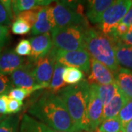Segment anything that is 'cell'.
<instances>
[{
  "mask_svg": "<svg viewBox=\"0 0 132 132\" xmlns=\"http://www.w3.org/2000/svg\"><path fill=\"white\" fill-rule=\"evenodd\" d=\"M29 113L54 130L81 132L73 121L65 105L57 94L45 92L29 109Z\"/></svg>",
  "mask_w": 132,
  "mask_h": 132,
  "instance_id": "obj_1",
  "label": "cell"
},
{
  "mask_svg": "<svg viewBox=\"0 0 132 132\" xmlns=\"http://www.w3.org/2000/svg\"><path fill=\"white\" fill-rule=\"evenodd\" d=\"M90 89V84L84 79L76 85L67 86L58 93L76 126L81 131L87 132L90 131L87 118Z\"/></svg>",
  "mask_w": 132,
  "mask_h": 132,
  "instance_id": "obj_2",
  "label": "cell"
},
{
  "mask_svg": "<svg viewBox=\"0 0 132 132\" xmlns=\"http://www.w3.org/2000/svg\"><path fill=\"white\" fill-rule=\"evenodd\" d=\"M118 40L90 27L85 33V49L92 58L102 63L114 73L120 68L114 50Z\"/></svg>",
  "mask_w": 132,
  "mask_h": 132,
  "instance_id": "obj_3",
  "label": "cell"
},
{
  "mask_svg": "<svg viewBox=\"0 0 132 132\" xmlns=\"http://www.w3.org/2000/svg\"><path fill=\"white\" fill-rule=\"evenodd\" d=\"M54 2L52 5V12L57 27H90L85 15V7L80 2L57 1Z\"/></svg>",
  "mask_w": 132,
  "mask_h": 132,
  "instance_id": "obj_4",
  "label": "cell"
},
{
  "mask_svg": "<svg viewBox=\"0 0 132 132\" xmlns=\"http://www.w3.org/2000/svg\"><path fill=\"white\" fill-rule=\"evenodd\" d=\"M90 27L83 26L56 27L52 32L54 47L68 52L85 49V33Z\"/></svg>",
  "mask_w": 132,
  "mask_h": 132,
  "instance_id": "obj_5",
  "label": "cell"
},
{
  "mask_svg": "<svg viewBox=\"0 0 132 132\" xmlns=\"http://www.w3.org/2000/svg\"><path fill=\"white\" fill-rule=\"evenodd\" d=\"M132 5L131 0H118L102 15L98 24L99 31L106 35H110L118 25Z\"/></svg>",
  "mask_w": 132,
  "mask_h": 132,
  "instance_id": "obj_6",
  "label": "cell"
},
{
  "mask_svg": "<svg viewBox=\"0 0 132 132\" xmlns=\"http://www.w3.org/2000/svg\"><path fill=\"white\" fill-rule=\"evenodd\" d=\"M54 51L56 62L65 67H74L85 73H90L91 57L86 49L68 52L54 48Z\"/></svg>",
  "mask_w": 132,
  "mask_h": 132,
  "instance_id": "obj_7",
  "label": "cell"
},
{
  "mask_svg": "<svg viewBox=\"0 0 132 132\" xmlns=\"http://www.w3.org/2000/svg\"><path fill=\"white\" fill-rule=\"evenodd\" d=\"M55 60V51L53 47L50 53L46 57L32 62V71L36 81L43 88L49 87L52 80Z\"/></svg>",
  "mask_w": 132,
  "mask_h": 132,
  "instance_id": "obj_8",
  "label": "cell"
},
{
  "mask_svg": "<svg viewBox=\"0 0 132 132\" xmlns=\"http://www.w3.org/2000/svg\"><path fill=\"white\" fill-rule=\"evenodd\" d=\"M10 80L16 88H22L32 92L43 89L35 79L32 71V62L29 59L27 64L10 75Z\"/></svg>",
  "mask_w": 132,
  "mask_h": 132,
  "instance_id": "obj_9",
  "label": "cell"
},
{
  "mask_svg": "<svg viewBox=\"0 0 132 132\" xmlns=\"http://www.w3.org/2000/svg\"><path fill=\"white\" fill-rule=\"evenodd\" d=\"M90 94L87 105V118L90 132H96L100 124L103 122V104L95 90L90 85Z\"/></svg>",
  "mask_w": 132,
  "mask_h": 132,
  "instance_id": "obj_10",
  "label": "cell"
},
{
  "mask_svg": "<svg viewBox=\"0 0 132 132\" xmlns=\"http://www.w3.org/2000/svg\"><path fill=\"white\" fill-rule=\"evenodd\" d=\"M32 52L29 57L31 62H35L48 55L53 48L52 35L49 33L39 35L29 38Z\"/></svg>",
  "mask_w": 132,
  "mask_h": 132,
  "instance_id": "obj_11",
  "label": "cell"
},
{
  "mask_svg": "<svg viewBox=\"0 0 132 132\" xmlns=\"http://www.w3.org/2000/svg\"><path fill=\"white\" fill-rule=\"evenodd\" d=\"M57 27L53 15L52 5L41 7L38 13L37 20L32 29L33 35H39L48 33Z\"/></svg>",
  "mask_w": 132,
  "mask_h": 132,
  "instance_id": "obj_12",
  "label": "cell"
},
{
  "mask_svg": "<svg viewBox=\"0 0 132 132\" xmlns=\"http://www.w3.org/2000/svg\"><path fill=\"white\" fill-rule=\"evenodd\" d=\"M90 73L87 81L89 84L108 85L115 82L114 75L107 67L91 57Z\"/></svg>",
  "mask_w": 132,
  "mask_h": 132,
  "instance_id": "obj_13",
  "label": "cell"
},
{
  "mask_svg": "<svg viewBox=\"0 0 132 132\" xmlns=\"http://www.w3.org/2000/svg\"><path fill=\"white\" fill-rule=\"evenodd\" d=\"M29 59L26 60L19 56L15 50L5 52L0 57V73L3 75H11L14 71L19 69L27 63Z\"/></svg>",
  "mask_w": 132,
  "mask_h": 132,
  "instance_id": "obj_14",
  "label": "cell"
},
{
  "mask_svg": "<svg viewBox=\"0 0 132 132\" xmlns=\"http://www.w3.org/2000/svg\"><path fill=\"white\" fill-rule=\"evenodd\" d=\"M114 81L119 92L128 101L132 100V71L120 68L114 73Z\"/></svg>",
  "mask_w": 132,
  "mask_h": 132,
  "instance_id": "obj_15",
  "label": "cell"
},
{
  "mask_svg": "<svg viewBox=\"0 0 132 132\" xmlns=\"http://www.w3.org/2000/svg\"><path fill=\"white\" fill-rule=\"evenodd\" d=\"M114 2L112 0L88 1L86 9V17L93 24H99L102 15Z\"/></svg>",
  "mask_w": 132,
  "mask_h": 132,
  "instance_id": "obj_16",
  "label": "cell"
},
{
  "mask_svg": "<svg viewBox=\"0 0 132 132\" xmlns=\"http://www.w3.org/2000/svg\"><path fill=\"white\" fill-rule=\"evenodd\" d=\"M127 102L126 98L120 92H118L108 104L104 105L103 109V120L118 117L119 112Z\"/></svg>",
  "mask_w": 132,
  "mask_h": 132,
  "instance_id": "obj_17",
  "label": "cell"
},
{
  "mask_svg": "<svg viewBox=\"0 0 132 132\" xmlns=\"http://www.w3.org/2000/svg\"><path fill=\"white\" fill-rule=\"evenodd\" d=\"M53 1L50 0H15L11 1V7L14 16L16 18L21 13L35 9L39 7L50 5Z\"/></svg>",
  "mask_w": 132,
  "mask_h": 132,
  "instance_id": "obj_18",
  "label": "cell"
},
{
  "mask_svg": "<svg viewBox=\"0 0 132 132\" xmlns=\"http://www.w3.org/2000/svg\"><path fill=\"white\" fill-rule=\"evenodd\" d=\"M20 132H63L54 130L47 125L32 118L29 114H24L21 119Z\"/></svg>",
  "mask_w": 132,
  "mask_h": 132,
  "instance_id": "obj_19",
  "label": "cell"
},
{
  "mask_svg": "<svg viewBox=\"0 0 132 132\" xmlns=\"http://www.w3.org/2000/svg\"><path fill=\"white\" fill-rule=\"evenodd\" d=\"M115 57L118 65L132 70V46L125 44L118 40L115 45Z\"/></svg>",
  "mask_w": 132,
  "mask_h": 132,
  "instance_id": "obj_20",
  "label": "cell"
},
{
  "mask_svg": "<svg viewBox=\"0 0 132 132\" xmlns=\"http://www.w3.org/2000/svg\"><path fill=\"white\" fill-rule=\"evenodd\" d=\"M90 85L95 90L104 106L108 104L119 92L115 82L108 85L90 84Z\"/></svg>",
  "mask_w": 132,
  "mask_h": 132,
  "instance_id": "obj_21",
  "label": "cell"
},
{
  "mask_svg": "<svg viewBox=\"0 0 132 132\" xmlns=\"http://www.w3.org/2000/svg\"><path fill=\"white\" fill-rule=\"evenodd\" d=\"M65 68V65H62L58 62H55L51 83L48 87V88L50 89V92L52 93L57 94L60 90L67 87V84L65 83L62 77Z\"/></svg>",
  "mask_w": 132,
  "mask_h": 132,
  "instance_id": "obj_22",
  "label": "cell"
},
{
  "mask_svg": "<svg viewBox=\"0 0 132 132\" xmlns=\"http://www.w3.org/2000/svg\"><path fill=\"white\" fill-rule=\"evenodd\" d=\"M14 15L12 10L11 1L0 0V25L9 26L14 21Z\"/></svg>",
  "mask_w": 132,
  "mask_h": 132,
  "instance_id": "obj_23",
  "label": "cell"
},
{
  "mask_svg": "<svg viewBox=\"0 0 132 132\" xmlns=\"http://www.w3.org/2000/svg\"><path fill=\"white\" fill-rule=\"evenodd\" d=\"M63 80L68 85H76L84 80V73L79 68L74 67H65L63 72Z\"/></svg>",
  "mask_w": 132,
  "mask_h": 132,
  "instance_id": "obj_24",
  "label": "cell"
},
{
  "mask_svg": "<svg viewBox=\"0 0 132 132\" xmlns=\"http://www.w3.org/2000/svg\"><path fill=\"white\" fill-rule=\"evenodd\" d=\"M123 125L118 117L103 120L96 132H122Z\"/></svg>",
  "mask_w": 132,
  "mask_h": 132,
  "instance_id": "obj_25",
  "label": "cell"
},
{
  "mask_svg": "<svg viewBox=\"0 0 132 132\" xmlns=\"http://www.w3.org/2000/svg\"><path fill=\"white\" fill-rule=\"evenodd\" d=\"M19 123V116H7L0 123V132H18Z\"/></svg>",
  "mask_w": 132,
  "mask_h": 132,
  "instance_id": "obj_26",
  "label": "cell"
},
{
  "mask_svg": "<svg viewBox=\"0 0 132 132\" xmlns=\"http://www.w3.org/2000/svg\"><path fill=\"white\" fill-rule=\"evenodd\" d=\"M11 29L12 32L15 35H24L29 32V31L31 30V27L24 20L16 17L12 24Z\"/></svg>",
  "mask_w": 132,
  "mask_h": 132,
  "instance_id": "obj_27",
  "label": "cell"
},
{
  "mask_svg": "<svg viewBox=\"0 0 132 132\" xmlns=\"http://www.w3.org/2000/svg\"><path fill=\"white\" fill-rule=\"evenodd\" d=\"M40 8H41V7H36L35 9L24 11V12L21 13L17 17L24 20L27 23H28L30 25L31 27H32L33 25L35 24L36 20H37L38 13H39Z\"/></svg>",
  "mask_w": 132,
  "mask_h": 132,
  "instance_id": "obj_28",
  "label": "cell"
},
{
  "mask_svg": "<svg viewBox=\"0 0 132 132\" xmlns=\"http://www.w3.org/2000/svg\"><path fill=\"white\" fill-rule=\"evenodd\" d=\"M15 52L20 57H24V56L29 57L32 52V48L29 40L26 39L21 40L18 43L17 46H15Z\"/></svg>",
  "mask_w": 132,
  "mask_h": 132,
  "instance_id": "obj_29",
  "label": "cell"
},
{
  "mask_svg": "<svg viewBox=\"0 0 132 132\" xmlns=\"http://www.w3.org/2000/svg\"><path fill=\"white\" fill-rule=\"evenodd\" d=\"M118 118L122 122L123 125L128 123L132 120V100L128 101L120 112L118 114Z\"/></svg>",
  "mask_w": 132,
  "mask_h": 132,
  "instance_id": "obj_30",
  "label": "cell"
},
{
  "mask_svg": "<svg viewBox=\"0 0 132 132\" xmlns=\"http://www.w3.org/2000/svg\"><path fill=\"white\" fill-rule=\"evenodd\" d=\"M33 92L30 90H25L22 88H13L10 91V93H8V97L9 98L15 99L22 101L24 98L28 97Z\"/></svg>",
  "mask_w": 132,
  "mask_h": 132,
  "instance_id": "obj_31",
  "label": "cell"
},
{
  "mask_svg": "<svg viewBox=\"0 0 132 132\" xmlns=\"http://www.w3.org/2000/svg\"><path fill=\"white\" fill-rule=\"evenodd\" d=\"M12 89H13V85L11 80L7 76L0 73V95H8Z\"/></svg>",
  "mask_w": 132,
  "mask_h": 132,
  "instance_id": "obj_32",
  "label": "cell"
},
{
  "mask_svg": "<svg viewBox=\"0 0 132 132\" xmlns=\"http://www.w3.org/2000/svg\"><path fill=\"white\" fill-rule=\"evenodd\" d=\"M23 105L24 103L21 101L9 98L7 104V114L18 113L21 111Z\"/></svg>",
  "mask_w": 132,
  "mask_h": 132,
  "instance_id": "obj_33",
  "label": "cell"
},
{
  "mask_svg": "<svg viewBox=\"0 0 132 132\" xmlns=\"http://www.w3.org/2000/svg\"><path fill=\"white\" fill-rule=\"evenodd\" d=\"M9 39V29L7 26L0 25V48L4 46Z\"/></svg>",
  "mask_w": 132,
  "mask_h": 132,
  "instance_id": "obj_34",
  "label": "cell"
},
{
  "mask_svg": "<svg viewBox=\"0 0 132 132\" xmlns=\"http://www.w3.org/2000/svg\"><path fill=\"white\" fill-rule=\"evenodd\" d=\"M9 97L7 95H0V114H7V104Z\"/></svg>",
  "mask_w": 132,
  "mask_h": 132,
  "instance_id": "obj_35",
  "label": "cell"
},
{
  "mask_svg": "<svg viewBox=\"0 0 132 132\" xmlns=\"http://www.w3.org/2000/svg\"><path fill=\"white\" fill-rule=\"evenodd\" d=\"M124 24H126L128 27H130L132 25V5L130 7V9L128 10L127 13L124 16V18L122 19V21H120Z\"/></svg>",
  "mask_w": 132,
  "mask_h": 132,
  "instance_id": "obj_36",
  "label": "cell"
},
{
  "mask_svg": "<svg viewBox=\"0 0 132 132\" xmlns=\"http://www.w3.org/2000/svg\"><path fill=\"white\" fill-rule=\"evenodd\" d=\"M119 40H120V42L123 43L125 44L132 46V32H128L125 35H123L121 38H120Z\"/></svg>",
  "mask_w": 132,
  "mask_h": 132,
  "instance_id": "obj_37",
  "label": "cell"
},
{
  "mask_svg": "<svg viewBox=\"0 0 132 132\" xmlns=\"http://www.w3.org/2000/svg\"><path fill=\"white\" fill-rule=\"evenodd\" d=\"M122 132H132V120L123 126Z\"/></svg>",
  "mask_w": 132,
  "mask_h": 132,
  "instance_id": "obj_38",
  "label": "cell"
},
{
  "mask_svg": "<svg viewBox=\"0 0 132 132\" xmlns=\"http://www.w3.org/2000/svg\"><path fill=\"white\" fill-rule=\"evenodd\" d=\"M7 117V115H5V114H0V123H2L6 118Z\"/></svg>",
  "mask_w": 132,
  "mask_h": 132,
  "instance_id": "obj_39",
  "label": "cell"
},
{
  "mask_svg": "<svg viewBox=\"0 0 132 132\" xmlns=\"http://www.w3.org/2000/svg\"><path fill=\"white\" fill-rule=\"evenodd\" d=\"M1 52H2V48H0V57H1Z\"/></svg>",
  "mask_w": 132,
  "mask_h": 132,
  "instance_id": "obj_40",
  "label": "cell"
}]
</instances>
